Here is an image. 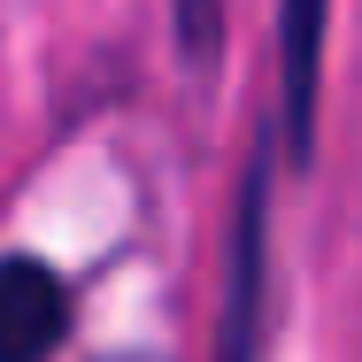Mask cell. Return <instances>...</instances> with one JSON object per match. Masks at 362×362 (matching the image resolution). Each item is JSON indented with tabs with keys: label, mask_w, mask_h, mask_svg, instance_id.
I'll return each mask as SVG.
<instances>
[{
	"label": "cell",
	"mask_w": 362,
	"mask_h": 362,
	"mask_svg": "<svg viewBox=\"0 0 362 362\" xmlns=\"http://www.w3.org/2000/svg\"><path fill=\"white\" fill-rule=\"evenodd\" d=\"M316 54H324V0H286V139L293 162H308V139H316Z\"/></svg>",
	"instance_id": "2"
},
{
	"label": "cell",
	"mask_w": 362,
	"mask_h": 362,
	"mask_svg": "<svg viewBox=\"0 0 362 362\" xmlns=\"http://www.w3.org/2000/svg\"><path fill=\"white\" fill-rule=\"evenodd\" d=\"M70 339V286L39 255H0V362H47Z\"/></svg>",
	"instance_id": "1"
},
{
	"label": "cell",
	"mask_w": 362,
	"mask_h": 362,
	"mask_svg": "<svg viewBox=\"0 0 362 362\" xmlns=\"http://www.w3.org/2000/svg\"><path fill=\"white\" fill-rule=\"evenodd\" d=\"M170 31H177V47H185L193 70H216V54H223V0H170Z\"/></svg>",
	"instance_id": "4"
},
{
	"label": "cell",
	"mask_w": 362,
	"mask_h": 362,
	"mask_svg": "<svg viewBox=\"0 0 362 362\" xmlns=\"http://www.w3.org/2000/svg\"><path fill=\"white\" fill-rule=\"evenodd\" d=\"M262 216H270V177L255 162L247 201H239V270H231V332H223V362H255V278H262Z\"/></svg>",
	"instance_id": "3"
}]
</instances>
